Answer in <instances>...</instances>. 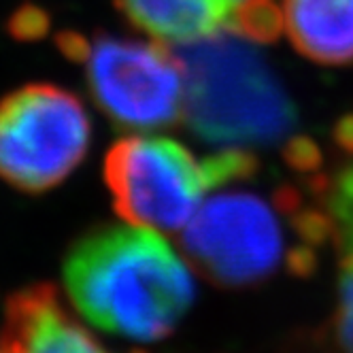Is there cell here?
<instances>
[{
	"label": "cell",
	"mask_w": 353,
	"mask_h": 353,
	"mask_svg": "<svg viewBox=\"0 0 353 353\" xmlns=\"http://www.w3.org/2000/svg\"><path fill=\"white\" fill-rule=\"evenodd\" d=\"M151 228L105 223L77 239L64 258V288L77 313L98 330L154 343L190 311L194 276Z\"/></svg>",
	"instance_id": "6da1fadb"
},
{
	"label": "cell",
	"mask_w": 353,
	"mask_h": 353,
	"mask_svg": "<svg viewBox=\"0 0 353 353\" xmlns=\"http://www.w3.org/2000/svg\"><path fill=\"white\" fill-rule=\"evenodd\" d=\"M232 185L205 200L181 236L185 260L211 283L251 288L281 270L307 272L327 236L321 209H307L292 188L272 196Z\"/></svg>",
	"instance_id": "7a4b0ae2"
},
{
	"label": "cell",
	"mask_w": 353,
	"mask_h": 353,
	"mask_svg": "<svg viewBox=\"0 0 353 353\" xmlns=\"http://www.w3.org/2000/svg\"><path fill=\"white\" fill-rule=\"evenodd\" d=\"M251 43L219 32L176 49L185 81V121L200 141L221 149H288L298 141V111Z\"/></svg>",
	"instance_id": "3957f363"
},
{
	"label": "cell",
	"mask_w": 353,
	"mask_h": 353,
	"mask_svg": "<svg viewBox=\"0 0 353 353\" xmlns=\"http://www.w3.org/2000/svg\"><path fill=\"white\" fill-rule=\"evenodd\" d=\"M260 170L247 149H219L196 158L166 137H128L105 156V183L113 209L134 225L181 230L205 203V196L228 183L251 179Z\"/></svg>",
	"instance_id": "277c9868"
},
{
	"label": "cell",
	"mask_w": 353,
	"mask_h": 353,
	"mask_svg": "<svg viewBox=\"0 0 353 353\" xmlns=\"http://www.w3.org/2000/svg\"><path fill=\"white\" fill-rule=\"evenodd\" d=\"M56 41L68 60L83 66L96 107L117 128L158 130L181 119L183 70L164 45L107 32H62Z\"/></svg>",
	"instance_id": "5b68a950"
},
{
	"label": "cell",
	"mask_w": 353,
	"mask_h": 353,
	"mask_svg": "<svg viewBox=\"0 0 353 353\" xmlns=\"http://www.w3.org/2000/svg\"><path fill=\"white\" fill-rule=\"evenodd\" d=\"M92 125L81 100L54 83H28L0 100V179L41 194L81 164Z\"/></svg>",
	"instance_id": "8992f818"
},
{
	"label": "cell",
	"mask_w": 353,
	"mask_h": 353,
	"mask_svg": "<svg viewBox=\"0 0 353 353\" xmlns=\"http://www.w3.org/2000/svg\"><path fill=\"white\" fill-rule=\"evenodd\" d=\"M115 5L147 34L179 45L219 32L270 43L283 28L279 0H115Z\"/></svg>",
	"instance_id": "52a82bcc"
},
{
	"label": "cell",
	"mask_w": 353,
	"mask_h": 353,
	"mask_svg": "<svg viewBox=\"0 0 353 353\" xmlns=\"http://www.w3.org/2000/svg\"><path fill=\"white\" fill-rule=\"evenodd\" d=\"M0 353H111L66 311L52 283L15 292L5 305ZM141 353V351H134Z\"/></svg>",
	"instance_id": "ba28073f"
},
{
	"label": "cell",
	"mask_w": 353,
	"mask_h": 353,
	"mask_svg": "<svg viewBox=\"0 0 353 353\" xmlns=\"http://www.w3.org/2000/svg\"><path fill=\"white\" fill-rule=\"evenodd\" d=\"M319 200L341 256L336 307L321 332V353H353V162L321 181Z\"/></svg>",
	"instance_id": "9c48e42d"
},
{
	"label": "cell",
	"mask_w": 353,
	"mask_h": 353,
	"mask_svg": "<svg viewBox=\"0 0 353 353\" xmlns=\"http://www.w3.org/2000/svg\"><path fill=\"white\" fill-rule=\"evenodd\" d=\"M281 15L300 56L327 66L353 62V0H283Z\"/></svg>",
	"instance_id": "30bf717a"
}]
</instances>
